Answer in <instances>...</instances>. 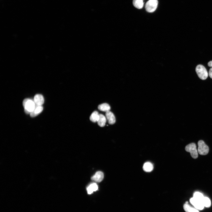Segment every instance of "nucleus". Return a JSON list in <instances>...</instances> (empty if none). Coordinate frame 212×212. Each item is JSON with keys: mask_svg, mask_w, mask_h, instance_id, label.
I'll use <instances>...</instances> for the list:
<instances>
[{"mask_svg": "<svg viewBox=\"0 0 212 212\" xmlns=\"http://www.w3.org/2000/svg\"><path fill=\"white\" fill-rule=\"evenodd\" d=\"M23 105L25 112L27 114H30L34 110L36 106L34 100L29 98L25 99L23 100Z\"/></svg>", "mask_w": 212, "mask_h": 212, "instance_id": "nucleus-1", "label": "nucleus"}, {"mask_svg": "<svg viewBox=\"0 0 212 212\" xmlns=\"http://www.w3.org/2000/svg\"><path fill=\"white\" fill-rule=\"evenodd\" d=\"M196 71L198 77L201 79L205 80L207 78L208 73L206 69L203 65H198L196 67Z\"/></svg>", "mask_w": 212, "mask_h": 212, "instance_id": "nucleus-2", "label": "nucleus"}, {"mask_svg": "<svg viewBox=\"0 0 212 212\" xmlns=\"http://www.w3.org/2000/svg\"><path fill=\"white\" fill-rule=\"evenodd\" d=\"M158 4V0H149L145 5L146 11L150 13L154 12L157 8Z\"/></svg>", "mask_w": 212, "mask_h": 212, "instance_id": "nucleus-3", "label": "nucleus"}, {"mask_svg": "<svg viewBox=\"0 0 212 212\" xmlns=\"http://www.w3.org/2000/svg\"><path fill=\"white\" fill-rule=\"evenodd\" d=\"M185 150L187 152L190 153L191 155L193 158L196 159L197 158L198 152L195 143H192L187 146L185 147Z\"/></svg>", "mask_w": 212, "mask_h": 212, "instance_id": "nucleus-4", "label": "nucleus"}, {"mask_svg": "<svg viewBox=\"0 0 212 212\" xmlns=\"http://www.w3.org/2000/svg\"><path fill=\"white\" fill-rule=\"evenodd\" d=\"M198 144L199 153L202 155H207L209 152V148L204 141L202 140H200L198 141Z\"/></svg>", "mask_w": 212, "mask_h": 212, "instance_id": "nucleus-5", "label": "nucleus"}, {"mask_svg": "<svg viewBox=\"0 0 212 212\" xmlns=\"http://www.w3.org/2000/svg\"><path fill=\"white\" fill-rule=\"evenodd\" d=\"M191 203L195 208L198 210H202L204 207L202 201L199 200L194 197L191 198L190 200Z\"/></svg>", "mask_w": 212, "mask_h": 212, "instance_id": "nucleus-6", "label": "nucleus"}, {"mask_svg": "<svg viewBox=\"0 0 212 212\" xmlns=\"http://www.w3.org/2000/svg\"><path fill=\"white\" fill-rule=\"evenodd\" d=\"M105 117L110 124H114L116 121V118L114 114L110 111L106 112Z\"/></svg>", "mask_w": 212, "mask_h": 212, "instance_id": "nucleus-7", "label": "nucleus"}, {"mask_svg": "<svg viewBox=\"0 0 212 212\" xmlns=\"http://www.w3.org/2000/svg\"><path fill=\"white\" fill-rule=\"evenodd\" d=\"M104 178V174L100 171H98L91 178L92 180L98 183L101 182Z\"/></svg>", "mask_w": 212, "mask_h": 212, "instance_id": "nucleus-8", "label": "nucleus"}, {"mask_svg": "<svg viewBox=\"0 0 212 212\" xmlns=\"http://www.w3.org/2000/svg\"><path fill=\"white\" fill-rule=\"evenodd\" d=\"M34 101L36 105L39 106H42L44 102L43 96L41 94H37L35 95Z\"/></svg>", "mask_w": 212, "mask_h": 212, "instance_id": "nucleus-9", "label": "nucleus"}, {"mask_svg": "<svg viewBox=\"0 0 212 212\" xmlns=\"http://www.w3.org/2000/svg\"><path fill=\"white\" fill-rule=\"evenodd\" d=\"M43 108L42 106H39L36 105L34 110L30 114V117H34L40 114L43 111Z\"/></svg>", "mask_w": 212, "mask_h": 212, "instance_id": "nucleus-10", "label": "nucleus"}, {"mask_svg": "<svg viewBox=\"0 0 212 212\" xmlns=\"http://www.w3.org/2000/svg\"><path fill=\"white\" fill-rule=\"evenodd\" d=\"M98 108L99 110L106 112L110 111L111 110L110 106L107 103L100 105L98 106Z\"/></svg>", "mask_w": 212, "mask_h": 212, "instance_id": "nucleus-11", "label": "nucleus"}, {"mask_svg": "<svg viewBox=\"0 0 212 212\" xmlns=\"http://www.w3.org/2000/svg\"><path fill=\"white\" fill-rule=\"evenodd\" d=\"M98 189V186L95 183H92L87 188V190L88 194H91L94 192L96 191Z\"/></svg>", "mask_w": 212, "mask_h": 212, "instance_id": "nucleus-12", "label": "nucleus"}, {"mask_svg": "<svg viewBox=\"0 0 212 212\" xmlns=\"http://www.w3.org/2000/svg\"><path fill=\"white\" fill-rule=\"evenodd\" d=\"M144 0H133L134 6L138 9H142L144 6Z\"/></svg>", "mask_w": 212, "mask_h": 212, "instance_id": "nucleus-13", "label": "nucleus"}, {"mask_svg": "<svg viewBox=\"0 0 212 212\" xmlns=\"http://www.w3.org/2000/svg\"><path fill=\"white\" fill-rule=\"evenodd\" d=\"M143 169L146 172H150L153 170L154 166L151 162H146L144 164Z\"/></svg>", "mask_w": 212, "mask_h": 212, "instance_id": "nucleus-14", "label": "nucleus"}, {"mask_svg": "<svg viewBox=\"0 0 212 212\" xmlns=\"http://www.w3.org/2000/svg\"><path fill=\"white\" fill-rule=\"evenodd\" d=\"M100 117L97 123L98 125L101 127H103L105 125L107 119L102 114H99Z\"/></svg>", "mask_w": 212, "mask_h": 212, "instance_id": "nucleus-15", "label": "nucleus"}, {"mask_svg": "<svg viewBox=\"0 0 212 212\" xmlns=\"http://www.w3.org/2000/svg\"><path fill=\"white\" fill-rule=\"evenodd\" d=\"M99 114L97 111L93 112L90 117V120L94 123L97 122L99 118Z\"/></svg>", "mask_w": 212, "mask_h": 212, "instance_id": "nucleus-16", "label": "nucleus"}, {"mask_svg": "<svg viewBox=\"0 0 212 212\" xmlns=\"http://www.w3.org/2000/svg\"><path fill=\"white\" fill-rule=\"evenodd\" d=\"M184 208L186 212H199L198 209L191 207L188 204L187 202L184 205Z\"/></svg>", "mask_w": 212, "mask_h": 212, "instance_id": "nucleus-17", "label": "nucleus"}, {"mask_svg": "<svg viewBox=\"0 0 212 212\" xmlns=\"http://www.w3.org/2000/svg\"><path fill=\"white\" fill-rule=\"evenodd\" d=\"M193 197L199 200L202 201L204 197L201 193L199 192H196L194 194Z\"/></svg>", "mask_w": 212, "mask_h": 212, "instance_id": "nucleus-18", "label": "nucleus"}, {"mask_svg": "<svg viewBox=\"0 0 212 212\" xmlns=\"http://www.w3.org/2000/svg\"><path fill=\"white\" fill-rule=\"evenodd\" d=\"M202 202L204 207H208L211 205V201L210 199L207 197H204Z\"/></svg>", "mask_w": 212, "mask_h": 212, "instance_id": "nucleus-19", "label": "nucleus"}, {"mask_svg": "<svg viewBox=\"0 0 212 212\" xmlns=\"http://www.w3.org/2000/svg\"><path fill=\"white\" fill-rule=\"evenodd\" d=\"M208 75L209 77L212 79V67L209 69Z\"/></svg>", "mask_w": 212, "mask_h": 212, "instance_id": "nucleus-20", "label": "nucleus"}, {"mask_svg": "<svg viewBox=\"0 0 212 212\" xmlns=\"http://www.w3.org/2000/svg\"><path fill=\"white\" fill-rule=\"evenodd\" d=\"M208 66L212 67V61L209 62H208Z\"/></svg>", "mask_w": 212, "mask_h": 212, "instance_id": "nucleus-21", "label": "nucleus"}]
</instances>
